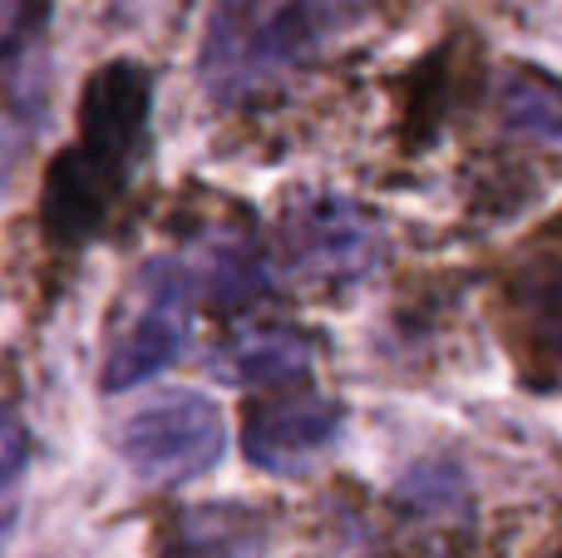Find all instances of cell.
<instances>
[{"instance_id": "1", "label": "cell", "mask_w": 562, "mask_h": 558, "mask_svg": "<svg viewBox=\"0 0 562 558\" xmlns=\"http://www.w3.org/2000/svg\"><path fill=\"white\" fill-rule=\"evenodd\" d=\"M154 79L134 59H114L85 85L79 138L49 164L40 188V223L55 247H85L128 193L148 138Z\"/></svg>"}, {"instance_id": "8", "label": "cell", "mask_w": 562, "mask_h": 558, "mask_svg": "<svg viewBox=\"0 0 562 558\" xmlns=\"http://www.w3.org/2000/svg\"><path fill=\"white\" fill-rule=\"evenodd\" d=\"M207 371L237 391H262V386H291L311 371V342L291 326H237L213 351Z\"/></svg>"}, {"instance_id": "2", "label": "cell", "mask_w": 562, "mask_h": 558, "mask_svg": "<svg viewBox=\"0 0 562 558\" xmlns=\"http://www.w3.org/2000/svg\"><path fill=\"white\" fill-rule=\"evenodd\" d=\"M375 0H217L198 49V79L217 104L272 89L321 59Z\"/></svg>"}, {"instance_id": "7", "label": "cell", "mask_w": 562, "mask_h": 558, "mask_svg": "<svg viewBox=\"0 0 562 558\" xmlns=\"http://www.w3.org/2000/svg\"><path fill=\"white\" fill-rule=\"evenodd\" d=\"M49 0H5L0 25V104L30 124L49 94Z\"/></svg>"}, {"instance_id": "6", "label": "cell", "mask_w": 562, "mask_h": 558, "mask_svg": "<svg viewBox=\"0 0 562 558\" xmlns=\"http://www.w3.org/2000/svg\"><path fill=\"white\" fill-rule=\"evenodd\" d=\"M340 405L326 395H286V401H267L247 415L243 425V450L252 465L272 475L306 470L316 455H326L340 435Z\"/></svg>"}, {"instance_id": "10", "label": "cell", "mask_w": 562, "mask_h": 558, "mask_svg": "<svg viewBox=\"0 0 562 558\" xmlns=\"http://www.w3.org/2000/svg\"><path fill=\"white\" fill-rule=\"evenodd\" d=\"M508 302H514L533 351L562 371V257H543V263L524 267L508 282Z\"/></svg>"}, {"instance_id": "3", "label": "cell", "mask_w": 562, "mask_h": 558, "mask_svg": "<svg viewBox=\"0 0 562 558\" xmlns=\"http://www.w3.org/2000/svg\"><path fill=\"white\" fill-rule=\"evenodd\" d=\"M128 470L154 484H183L213 470L227 450V425L207 395L198 391H168L158 401L138 405L119 431Z\"/></svg>"}, {"instance_id": "5", "label": "cell", "mask_w": 562, "mask_h": 558, "mask_svg": "<svg viewBox=\"0 0 562 558\" xmlns=\"http://www.w3.org/2000/svg\"><path fill=\"white\" fill-rule=\"evenodd\" d=\"M281 247L306 282H356L380 263L385 233L350 198H301L281 223Z\"/></svg>"}, {"instance_id": "9", "label": "cell", "mask_w": 562, "mask_h": 558, "mask_svg": "<svg viewBox=\"0 0 562 558\" xmlns=\"http://www.w3.org/2000/svg\"><path fill=\"white\" fill-rule=\"evenodd\" d=\"M267 549V520L247 504L178 510L164 529V558H257Z\"/></svg>"}, {"instance_id": "12", "label": "cell", "mask_w": 562, "mask_h": 558, "mask_svg": "<svg viewBox=\"0 0 562 558\" xmlns=\"http://www.w3.org/2000/svg\"><path fill=\"white\" fill-rule=\"evenodd\" d=\"M25 465H30V435H25V421H20V411L5 401V395H0V500H5V494L20 484Z\"/></svg>"}, {"instance_id": "14", "label": "cell", "mask_w": 562, "mask_h": 558, "mask_svg": "<svg viewBox=\"0 0 562 558\" xmlns=\"http://www.w3.org/2000/svg\"><path fill=\"white\" fill-rule=\"evenodd\" d=\"M543 558H562V544H553V549H548Z\"/></svg>"}, {"instance_id": "13", "label": "cell", "mask_w": 562, "mask_h": 558, "mask_svg": "<svg viewBox=\"0 0 562 558\" xmlns=\"http://www.w3.org/2000/svg\"><path fill=\"white\" fill-rule=\"evenodd\" d=\"M10 529H15V510H0V544L10 539Z\"/></svg>"}, {"instance_id": "11", "label": "cell", "mask_w": 562, "mask_h": 558, "mask_svg": "<svg viewBox=\"0 0 562 558\" xmlns=\"http://www.w3.org/2000/svg\"><path fill=\"white\" fill-rule=\"evenodd\" d=\"M498 114L514 134L538 138V144H558L562 138V79L548 69L518 65L498 85Z\"/></svg>"}, {"instance_id": "4", "label": "cell", "mask_w": 562, "mask_h": 558, "mask_svg": "<svg viewBox=\"0 0 562 558\" xmlns=\"http://www.w3.org/2000/svg\"><path fill=\"white\" fill-rule=\"evenodd\" d=\"M188 306H193V282L183 267L173 263H148L138 272V297L128 322L114 332L104 361L109 391H134V386L154 381L158 371L178 361L188 342Z\"/></svg>"}]
</instances>
